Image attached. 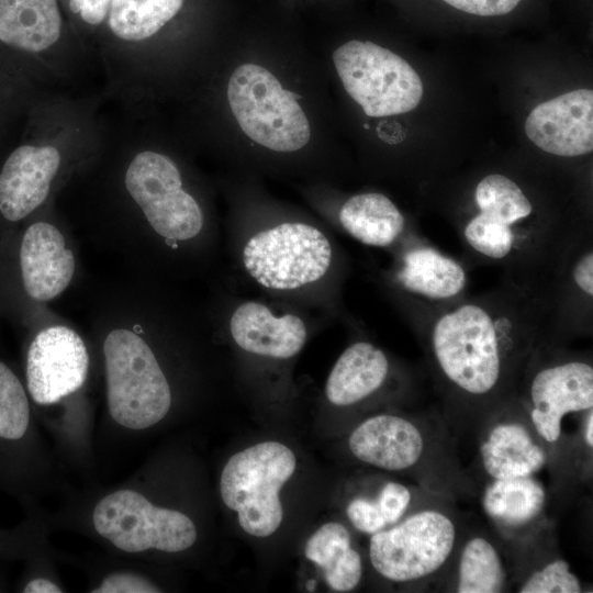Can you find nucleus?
Listing matches in <instances>:
<instances>
[{
  "mask_svg": "<svg viewBox=\"0 0 593 593\" xmlns=\"http://www.w3.org/2000/svg\"><path fill=\"white\" fill-rule=\"evenodd\" d=\"M548 312L546 290L502 278L495 288L466 294L412 326L452 430L477 432L514 394L546 336Z\"/></svg>",
  "mask_w": 593,
  "mask_h": 593,
  "instance_id": "1",
  "label": "nucleus"
},
{
  "mask_svg": "<svg viewBox=\"0 0 593 593\" xmlns=\"http://www.w3.org/2000/svg\"><path fill=\"white\" fill-rule=\"evenodd\" d=\"M452 223L470 266H495L502 278L546 291L562 254L591 227L588 220L539 205L516 179L499 171L475 182L471 210Z\"/></svg>",
  "mask_w": 593,
  "mask_h": 593,
  "instance_id": "2",
  "label": "nucleus"
},
{
  "mask_svg": "<svg viewBox=\"0 0 593 593\" xmlns=\"http://www.w3.org/2000/svg\"><path fill=\"white\" fill-rule=\"evenodd\" d=\"M441 417L369 416L350 433L349 451L365 465L409 473L430 492L450 499L468 495L472 481L460 468L451 432Z\"/></svg>",
  "mask_w": 593,
  "mask_h": 593,
  "instance_id": "3",
  "label": "nucleus"
},
{
  "mask_svg": "<svg viewBox=\"0 0 593 593\" xmlns=\"http://www.w3.org/2000/svg\"><path fill=\"white\" fill-rule=\"evenodd\" d=\"M515 394L548 449L552 471L566 474L570 454L562 424L568 415L593 409L591 355L544 338L532 353Z\"/></svg>",
  "mask_w": 593,
  "mask_h": 593,
  "instance_id": "4",
  "label": "nucleus"
},
{
  "mask_svg": "<svg viewBox=\"0 0 593 593\" xmlns=\"http://www.w3.org/2000/svg\"><path fill=\"white\" fill-rule=\"evenodd\" d=\"M451 500L430 493L398 523L370 535L374 571L388 581L421 588L443 579L465 532Z\"/></svg>",
  "mask_w": 593,
  "mask_h": 593,
  "instance_id": "5",
  "label": "nucleus"
},
{
  "mask_svg": "<svg viewBox=\"0 0 593 593\" xmlns=\"http://www.w3.org/2000/svg\"><path fill=\"white\" fill-rule=\"evenodd\" d=\"M240 259L246 273L260 287L289 292L326 277L335 261L334 247L314 225L288 221L264 227L244 242Z\"/></svg>",
  "mask_w": 593,
  "mask_h": 593,
  "instance_id": "6",
  "label": "nucleus"
},
{
  "mask_svg": "<svg viewBox=\"0 0 593 593\" xmlns=\"http://www.w3.org/2000/svg\"><path fill=\"white\" fill-rule=\"evenodd\" d=\"M108 407L121 426L141 430L160 422L171 391L153 350L132 331L110 332L103 344Z\"/></svg>",
  "mask_w": 593,
  "mask_h": 593,
  "instance_id": "7",
  "label": "nucleus"
},
{
  "mask_svg": "<svg viewBox=\"0 0 593 593\" xmlns=\"http://www.w3.org/2000/svg\"><path fill=\"white\" fill-rule=\"evenodd\" d=\"M296 466L293 451L279 441H262L233 455L223 468L220 492L237 512L243 530L255 537L272 535L281 525L280 490Z\"/></svg>",
  "mask_w": 593,
  "mask_h": 593,
  "instance_id": "8",
  "label": "nucleus"
},
{
  "mask_svg": "<svg viewBox=\"0 0 593 593\" xmlns=\"http://www.w3.org/2000/svg\"><path fill=\"white\" fill-rule=\"evenodd\" d=\"M299 98L255 64L237 67L227 86L228 103L243 132L275 152H295L310 141V124Z\"/></svg>",
  "mask_w": 593,
  "mask_h": 593,
  "instance_id": "9",
  "label": "nucleus"
},
{
  "mask_svg": "<svg viewBox=\"0 0 593 593\" xmlns=\"http://www.w3.org/2000/svg\"><path fill=\"white\" fill-rule=\"evenodd\" d=\"M347 93L368 116L407 113L423 98V83L401 56L369 41L353 40L333 53Z\"/></svg>",
  "mask_w": 593,
  "mask_h": 593,
  "instance_id": "10",
  "label": "nucleus"
},
{
  "mask_svg": "<svg viewBox=\"0 0 593 593\" xmlns=\"http://www.w3.org/2000/svg\"><path fill=\"white\" fill-rule=\"evenodd\" d=\"M385 282L412 326L467 294L466 265L432 245L421 233L393 250Z\"/></svg>",
  "mask_w": 593,
  "mask_h": 593,
  "instance_id": "11",
  "label": "nucleus"
},
{
  "mask_svg": "<svg viewBox=\"0 0 593 593\" xmlns=\"http://www.w3.org/2000/svg\"><path fill=\"white\" fill-rule=\"evenodd\" d=\"M92 522L97 533L128 553L156 549L178 552L197 540V528L183 513L150 503L133 490H119L96 505Z\"/></svg>",
  "mask_w": 593,
  "mask_h": 593,
  "instance_id": "12",
  "label": "nucleus"
},
{
  "mask_svg": "<svg viewBox=\"0 0 593 593\" xmlns=\"http://www.w3.org/2000/svg\"><path fill=\"white\" fill-rule=\"evenodd\" d=\"M125 186L154 231L166 239L189 240L202 231V210L183 190L179 169L168 156L137 154L126 170Z\"/></svg>",
  "mask_w": 593,
  "mask_h": 593,
  "instance_id": "13",
  "label": "nucleus"
},
{
  "mask_svg": "<svg viewBox=\"0 0 593 593\" xmlns=\"http://www.w3.org/2000/svg\"><path fill=\"white\" fill-rule=\"evenodd\" d=\"M477 436L483 482L535 475L549 466L548 449L515 392L484 418Z\"/></svg>",
  "mask_w": 593,
  "mask_h": 593,
  "instance_id": "14",
  "label": "nucleus"
},
{
  "mask_svg": "<svg viewBox=\"0 0 593 593\" xmlns=\"http://www.w3.org/2000/svg\"><path fill=\"white\" fill-rule=\"evenodd\" d=\"M545 339L567 344L593 326V233L583 231L558 260L547 287Z\"/></svg>",
  "mask_w": 593,
  "mask_h": 593,
  "instance_id": "15",
  "label": "nucleus"
},
{
  "mask_svg": "<svg viewBox=\"0 0 593 593\" xmlns=\"http://www.w3.org/2000/svg\"><path fill=\"white\" fill-rule=\"evenodd\" d=\"M88 368L87 348L75 331L61 325L45 328L27 353V390L37 404L56 403L81 388Z\"/></svg>",
  "mask_w": 593,
  "mask_h": 593,
  "instance_id": "16",
  "label": "nucleus"
},
{
  "mask_svg": "<svg viewBox=\"0 0 593 593\" xmlns=\"http://www.w3.org/2000/svg\"><path fill=\"white\" fill-rule=\"evenodd\" d=\"M529 141L559 157L593 150V91L577 89L536 105L525 121Z\"/></svg>",
  "mask_w": 593,
  "mask_h": 593,
  "instance_id": "17",
  "label": "nucleus"
},
{
  "mask_svg": "<svg viewBox=\"0 0 593 593\" xmlns=\"http://www.w3.org/2000/svg\"><path fill=\"white\" fill-rule=\"evenodd\" d=\"M483 483L482 511L513 547L532 541L547 529V492L535 475Z\"/></svg>",
  "mask_w": 593,
  "mask_h": 593,
  "instance_id": "18",
  "label": "nucleus"
},
{
  "mask_svg": "<svg viewBox=\"0 0 593 593\" xmlns=\"http://www.w3.org/2000/svg\"><path fill=\"white\" fill-rule=\"evenodd\" d=\"M60 164L53 146L23 145L5 160L0 172V212L9 221H19L46 199Z\"/></svg>",
  "mask_w": 593,
  "mask_h": 593,
  "instance_id": "19",
  "label": "nucleus"
},
{
  "mask_svg": "<svg viewBox=\"0 0 593 593\" xmlns=\"http://www.w3.org/2000/svg\"><path fill=\"white\" fill-rule=\"evenodd\" d=\"M235 344L249 354L288 359L301 351L307 338L304 321L292 313L275 315L264 303L245 301L230 320Z\"/></svg>",
  "mask_w": 593,
  "mask_h": 593,
  "instance_id": "20",
  "label": "nucleus"
},
{
  "mask_svg": "<svg viewBox=\"0 0 593 593\" xmlns=\"http://www.w3.org/2000/svg\"><path fill=\"white\" fill-rule=\"evenodd\" d=\"M20 264L24 289L37 301H48L60 294L75 271V258L66 248L64 236L45 222L34 223L25 231Z\"/></svg>",
  "mask_w": 593,
  "mask_h": 593,
  "instance_id": "21",
  "label": "nucleus"
},
{
  "mask_svg": "<svg viewBox=\"0 0 593 593\" xmlns=\"http://www.w3.org/2000/svg\"><path fill=\"white\" fill-rule=\"evenodd\" d=\"M444 578H448V591L457 593H501L513 583L512 567L501 545L482 532H463Z\"/></svg>",
  "mask_w": 593,
  "mask_h": 593,
  "instance_id": "22",
  "label": "nucleus"
},
{
  "mask_svg": "<svg viewBox=\"0 0 593 593\" xmlns=\"http://www.w3.org/2000/svg\"><path fill=\"white\" fill-rule=\"evenodd\" d=\"M391 372L385 351L367 340L355 342L332 368L325 385L326 398L336 406L359 404L381 391Z\"/></svg>",
  "mask_w": 593,
  "mask_h": 593,
  "instance_id": "23",
  "label": "nucleus"
},
{
  "mask_svg": "<svg viewBox=\"0 0 593 593\" xmlns=\"http://www.w3.org/2000/svg\"><path fill=\"white\" fill-rule=\"evenodd\" d=\"M338 220L343 230L357 242L377 248L393 250L417 233L395 203L379 192L359 193L347 199Z\"/></svg>",
  "mask_w": 593,
  "mask_h": 593,
  "instance_id": "24",
  "label": "nucleus"
},
{
  "mask_svg": "<svg viewBox=\"0 0 593 593\" xmlns=\"http://www.w3.org/2000/svg\"><path fill=\"white\" fill-rule=\"evenodd\" d=\"M60 29L57 0H0V41L10 46L42 52L57 42Z\"/></svg>",
  "mask_w": 593,
  "mask_h": 593,
  "instance_id": "25",
  "label": "nucleus"
},
{
  "mask_svg": "<svg viewBox=\"0 0 593 593\" xmlns=\"http://www.w3.org/2000/svg\"><path fill=\"white\" fill-rule=\"evenodd\" d=\"M305 557L317 564L328 586L336 592L353 591L362 578V559L354 548L347 527L337 522L322 525L306 541Z\"/></svg>",
  "mask_w": 593,
  "mask_h": 593,
  "instance_id": "26",
  "label": "nucleus"
},
{
  "mask_svg": "<svg viewBox=\"0 0 593 593\" xmlns=\"http://www.w3.org/2000/svg\"><path fill=\"white\" fill-rule=\"evenodd\" d=\"M184 0H112L108 24L125 41H142L156 34L182 8Z\"/></svg>",
  "mask_w": 593,
  "mask_h": 593,
  "instance_id": "27",
  "label": "nucleus"
},
{
  "mask_svg": "<svg viewBox=\"0 0 593 593\" xmlns=\"http://www.w3.org/2000/svg\"><path fill=\"white\" fill-rule=\"evenodd\" d=\"M528 567L512 570L513 582L518 593H580L581 580L572 572L567 560L557 553L534 556Z\"/></svg>",
  "mask_w": 593,
  "mask_h": 593,
  "instance_id": "28",
  "label": "nucleus"
},
{
  "mask_svg": "<svg viewBox=\"0 0 593 593\" xmlns=\"http://www.w3.org/2000/svg\"><path fill=\"white\" fill-rule=\"evenodd\" d=\"M29 424L30 405L25 391L12 370L0 361V437L20 439Z\"/></svg>",
  "mask_w": 593,
  "mask_h": 593,
  "instance_id": "29",
  "label": "nucleus"
},
{
  "mask_svg": "<svg viewBox=\"0 0 593 593\" xmlns=\"http://www.w3.org/2000/svg\"><path fill=\"white\" fill-rule=\"evenodd\" d=\"M346 515L353 527L363 534L372 535L388 527L378 493L374 496L358 495L350 500Z\"/></svg>",
  "mask_w": 593,
  "mask_h": 593,
  "instance_id": "30",
  "label": "nucleus"
},
{
  "mask_svg": "<svg viewBox=\"0 0 593 593\" xmlns=\"http://www.w3.org/2000/svg\"><path fill=\"white\" fill-rule=\"evenodd\" d=\"M93 593H155L160 592L148 579L130 572H119L107 577Z\"/></svg>",
  "mask_w": 593,
  "mask_h": 593,
  "instance_id": "31",
  "label": "nucleus"
},
{
  "mask_svg": "<svg viewBox=\"0 0 593 593\" xmlns=\"http://www.w3.org/2000/svg\"><path fill=\"white\" fill-rule=\"evenodd\" d=\"M462 12L480 15L496 16L513 11L521 0H443Z\"/></svg>",
  "mask_w": 593,
  "mask_h": 593,
  "instance_id": "32",
  "label": "nucleus"
},
{
  "mask_svg": "<svg viewBox=\"0 0 593 593\" xmlns=\"http://www.w3.org/2000/svg\"><path fill=\"white\" fill-rule=\"evenodd\" d=\"M112 0H69L71 12L91 25L100 24L108 15Z\"/></svg>",
  "mask_w": 593,
  "mask_h": 593,
  "instance_id": "33",
  "label": "nucleus"
},
{
  "mask_svg": "<svg viewBox=\"0 0 593 593\" xmlns=\"http://www.w3.org/2000/svg\"><path fill=\"white\" fill-rule=\"evenodd\" d=\"M24 593H60L63 590L54 582L46 579H34L23 589Z\"/></svg>",
  "mask_w": 593,
  "mask_h": 593,
  "instance_id": "34",
  "label": "nucleus"
}]
</instances>
